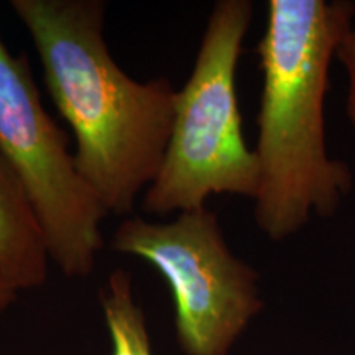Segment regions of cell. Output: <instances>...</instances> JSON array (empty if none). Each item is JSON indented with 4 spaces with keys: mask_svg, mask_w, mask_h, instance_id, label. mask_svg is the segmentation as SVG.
I'll use <instances>...</instances> for the list:
<instances>
[{
    "mask_svg": "<svg viewBox=\"0 0 355 355\" xmlns=\"http://www.w3.org/2000/svg\"><path fill=\"white\" fill-rule=\"evenodd\" d=\"M354 12L349 2H268L266 32L257 46L263 91L255 216L273 241L298 232L311 212L331 216L352 188L345 163L327 157L324 97L331 61Z\"/></svg>",
    "mask_w": 355,
    "mask_h": 355,
    "instance_id": "obj_2",
    "label": "cell"
},
{
    "mask_svg": "<svg viewBox=\"0 0 355 355\" xmlns=\"http://www.w3.org/2000/svg\"><path fill=\"white\" fill-rule=\"evenodd\" d=\"M336 56L339 58L340 63L345 66V69L349 73L347 115L350 123L355 128V25H350V28L340 38V42L336 48Z\"/></svg>",
    "mask_w": 355,
    "mask_h": 355,
    "instance_id": "obj_8",
    "label": "cell"
},
{
    "mask_svg": "<svg viewBox=\"0 0 355 355\" xmlns=\"http://www.w3.org/2000/svg\"><path fill=\"white\" fill-rule=\"evenodd\" d=\"M102 308L112 339V355H152L144 313L133 301L130 278L123 270H115L109 277Z\"/></svg>",
    "mask_w": 355,
    "mask_h": 355,
    "instance_id": "obj_7",
    "label": "cell"
},
{
    "mask_svg": "<svg viewBox=\"0 0 355 355\" xmlns=\"http://www.w3.org/2000/svg\"><path fill=\"white\" fill-rule=\"evenodd\" d=\"M0 152L28 191L50 259L68 277L92 273L107 212L84 184L66 135L43 107L26 56L12 55L2 38Z\"/></svg>",
    "mask_w": 355,
    "mask_h": 355,
    "instance_id": "obj_5",
    "label": "cell"
},
{
    "mask_svg": "<svg viewBox=\"0 0 355 355\" xmlns=\"http://www.w3.org/2000/svg\"><path fill=\"white\" fill-rule=\"evenodd\" d=\"M250 21L247 0H220L212 8L193 73L175 96L162 166L141 201L150 214L201 209L211 194L259 193V162L243 140L235 87Z\"/></svg>",
    "mask_w": 355,
    "mask_h": 355,
    "instance_id": "obj_3",
    "label": "cell"
},
{
    "mask_svg": "<svg viewBox=\"0 0 355 355\" xmlns=\"http://www.w3.org/2000/svg\"><path fill=\"white\" fill-rule=\"evenodd\" d=\"M50 260L28 191L0 152V273L17 291L32 290L46 282Z\"/></svg>",
    "mask_w": 355,
    "mask_h": 355,
    "instance_id": "obj_6",
    "label": "cell"
},
{
    "mask_svg": "<svg viewBox=\"0 0 355 355\" xmlns=\"http://www.w3.org/2000/svg\"><path fill=\"white\" fill-rule=\"evenodd\" d=\"M10 7L74 133L79 176L107 214L128 216L162 166L176 91L166 79L135 81L115 63L102 0H12Z\"/></svg>",
    "mask_w": 355,
    "mask_h": 355,
    "instance_id": "obj_1",
    "label": "cell"
},
{
    "mask_svg": "<svg viewBox=\"0 0 355 355\" xmlns=\"http://www.w3.org/2000/svg\"><path fill=\"white\" fill-rule=\"evenodd\" d=\"M110 248L150 261L165 277L176 308L178 340L188 355H227L259 313L257 273L230 254L214 212H181L170 224L127 217Z\"/></svg>",
    "mask_w": 355,
    "mask_h": 355,
    "instance_id": "obj_4",
    "label": "cell"
},
{
    "mask_svg": "<svg viewBox=\"0 0 355 355\" xmlns=\"http://www.w3.org/2000/svg\"><path fill=\"white\" fill-rule=\"evenodd\" d=\"M17 290L13 288L10 283L3 278V275L0 273V316L6 313L8 306H10L13 301H15Z\"/></svg>",
    "mask_w": 355,
    "mask_h": 355,
    "instance_id": "obj_9",
    "label": "cell"
}]
</instances>
